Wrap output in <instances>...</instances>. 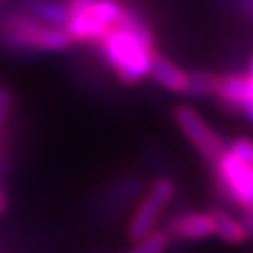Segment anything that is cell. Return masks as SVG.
Returning <instances> with one entry per match:
<instances>
[{
	"label": "cell",
	"mask_w": 253,
	"mask_h": 253,
	"mask_svg": "<svg viewBox=\"0 0 253 253\" xmlns=\"http://www.w3.org/2000/svg\"><path fill=\"white\" fill-rule=\"evenodd\" d=\"M100 58L116 78L134 86L150 76L152 60L158 54L156 34L138 6L126 2L120 22L96 44Z\"/></svg>",
	"instance_id": "obj_1"
},
{
	"label": "cell",
	"mask_w": 253,
	"mask_h": 253,
	"mask_svg": "<svg viewBox=\"0 0 253 253\" xmlns=\"http://www.w3.org/2000/svg\"><path fill=\"white\" fill-rule=\"evenodd\" d=\"M2 38L8 46L22 52H62L72 46L64 28L46 24L22 8L2 20Z\"/></svg>",
	"instance_id": "obj_2"
},
{
	"label": "cell",
	"mask_w": 253,
	"mask_h": 253,
	"mask_svg": "<svg viewBox=\"0 0 253 253\" xmlns=\"http://www.w3.org/2000/svg\"><path fill=\"white\" fill-rule=\"evenodd\" d=\"M211 179L215 194L231 208L253 210V164L225 148L211 162Z\"/></svg>",
	"instance_id": "obj_3"
},
{
	"label": "cell",
	"mask_w": 253,
	"mask_h": 253,
	"mask_svg": "<svg viewBox=\"0 0 253 253\" xmlns=\"http://www.w3.org/2000/svg\"><path fill=\"white\" fill-rule=\"evenodd\" d=\"M124 0H90L78 8H68L64 30L72 42L96 46L122 18Z\"/></svg>",
	"instance_id": "obj_4"
},
{
	"label": "cell",
	"mask_w": 253,
	"mask_h": 253,
	"mask_svg": "<svg viewBox=\"0 0 253 253\" xmlns=\"http://www.w3.org/2000/svg\"><path fill=\"white\" fill-rule=\"evenodd\" d=\"M173 198H175V183L169 177H158L150 185L146 196L140 200L128 223V239L138 243L140 239L150 235L156 229L164 210L173 202Z\"/></svg>",
	"instance_id": "obj_5"
},
{
	"label": "cell",
	"mask_w": 253,
	"mask_h": 253,
	"mask_svg": "<svg viewBox=\"0 0 253 253\" xmlns=\"http://www.w3.org/2000/svg\"><path fill=\"white\" fill-rule=\"evenodd\" d=\"M173 120L177 128L185 136V140L196 148V152L206 160L213 162L225 148V140L219 136V132L206 122V118L189 104H177L173 108Z\"/></svg>",
	"instance_id": "obj_6"
},
{
	"label": "cell",
	"mask_w": 253,
	"mask_h": 253,
	"mask_svg": "<svg viewBox=\"0 0 253 253\" xmlns=\"http://www.w3.org/2000/svg\"><path fill=\"white\" fill-rule=\"evenodd\" d=\"M166 231L171 239H177V241H198V239L215 235V225H213L211 211L192 210V211H181L171 215L166 221Z\"/></svg>",
	"instance_id": "obj_7"
},
{
	"label": "cell",
	"mask_w": 253,
	"mask_h": 253,
	"mask_svg": "<svg viewBox=\"0 0 253 253\" xmlns=\"http://www.w3.org/2000/svg\"><path fill=\"white\" fill-rule=\"evenodd\" d=\"M213 98L225 112L239 116L247 98V76L241 72L217 74V90Z\"/></svg>",
	"instance_id": "obj_8"
},
{
	"label": "cell",
	"mask_w": 253,
	"mask_h": 253,
	"mask_svg": "<svg viewBox=\"0 0 253 253\" xmlns=\"http://www.w3.org/2000/svg\"><path fill=\"white\" fill-rule=\"evenodd\" d=\"M150 78L160 84L162 88H166L168 92L173 94H181L185 96L187 92V82H189V72L183 70L179 64L171 62L169 58L162 56L160 52L154 56L152 60V68H150Z\"/></svg>",
	"instance_id": "obj_9"
},
{
	"label": "cell",
	"mask_w": 253,
	"mask_h": 253,
	"mask_svg": "<svg viewBox=\"0 0 253 253\" xmlns=\"http://www.w3.org/2000/svg\"><path fill=\"white\" fill-rule=\"evenodd\" d=\"M18 2L22 10L30 12L34 18L46 24L64 28L68 20V4L60 0H18Z\"/></svg>",
	"instance_id": "obj_10"
},
{
	"label": "cell",
	"mask_w": 253,
	"mask_h": 253,
	"mask_svg": "<svg viewBox=\"0 0 253 253\" xmlns=\"http://www.w3.org/2000/svg\"><path fill=\"white\" fill-rule=\"evenodd\" d=\"M211 217H213V225H215V235L221 237L227 243H243L247 239L245 229L241 225V219L233 217L227 210L223 208H211Z\"/></svg>",
	"instance_id": "obj_11"
},
{
	"label": "cell",
	"mask_w": 253,
	"mask_h": 253,
	"mask_svg": "<svg viewBox=\"0 0 253 253\" xmlns=\"http://www.w3.org/2000/svg\"><path fill=\"white\" fill-rule=\"evenodd\" d=\"M217 90V74L211 72H189L187 92L192 98H213Z\"/></svg>",
	"instance_id": "obj_12"
},
{
	"label": "cell",
	"mask_w": 253,
	"mask_h": 253,
	"mask_svg": "<svg viewBox=\"0 0 253 253\" xmlns=\"http://www.w3.org/2000/svg\"><path fill=\"white\" fill-rule=\"evenodd\" d=\"M171 237L168 235L166 229H154L150 235L138 241V245L128 251V253H166L169 247Z\"/></svg>",
	"instance_id": "obj_13"
},
{
	"label": "cell",
	"mask_w": 253,
	"mask_h": 253,
	"mask_svg": "<svg viewBox=\"0 0 253 253\" xmlns=\"http://www.w3.org/2000/svg\"><path fill=\"white\" fill-rule=\"evenodd\" d=\"M227 148L233 150L239 158H243V160H247V162L253 164V140L251 138H245V136L235 138V140H231L227 144Z\"/></svg>",
	"instance_id": "obj_14"
},
{
	"label": "cell",
	"mask_w": 253,
	"mask_h": 253,
	"mask_svg": "<svg viewBox=\"0 0 253 253\" xmlns=\"http://www.w3.org/2000/svg\"><path fill=\"white\" fill-rule=\"evenodd\" d=\"M245 76H247V98H245V106L241 110V116L253 126V76H249L247 72H245Z\"/></svg>",
	"instance_id": "obj_15"
},
{
	"label": "cell",
	"mask_w": 253,
	"mask_h": 253,
	"mask_svg": "<svg viewBox=\"0 0 253 253\" xmlns=\"http://www.w3.org/2000/svg\"><path fill=\"white\" fill-rule=\"evenodd\" d=\"M10 106H12V96L6 88H0V134H2V126H4V120L10 112Z\"/></svg>",
	"instance_id": "obj_16"
},
{
	"label": "cell",
	"mask_w": 253,
	"mask_h": 253,
	"mask_svg": "<svg viewBox=\"0 0 253 253\" xmlns=\"http://www.w3.org/2000/svg\"><path fill=\"white\" fill-rule=\"evenodd\" d=\"M241 225H243V229H245V235H247V237H253V210L243 211V215H241Z\"/></svg>",
	"instance_id": "obj_17"
},
{
	"label": "cell",
	"mask_w": 253,
	"mask_h": 253,
	"mask_svg": "<svg viewBox=\"0 0 253 253\" xmlns=\"http://www.w3.org/2000/svg\"><path fill=\"white\" fill-rule=\"evenodd\" d=\"M2 150V148H0ZM6 204H8V200H6V194H4V189L0 187V215L4 213V210H6Z\"/></svg>",
	"instance_id": "obj_18"
},
{
	"label": "cell",
	"mask_w": 253,
	"mask_h": 253,
	"mask_svg": "<svg viewBox=\"0 0 253 253\" xmlns=\"http://www.w3.org/2000/svg\"><path fill=\"white\" fill-rule=\"evenodd\" d=\"M90 0H66V4H68V8H78V6H84V4H88Z\"/></svg>",
	"instance_id": "obj_19"
},
{
	"label": "cell",
	"mask_w": 253,
	"mask_h": 253,
	"mask_svg": "<svg viewBox=\"0 0 253 253\" xmlns=\"http://www.w3.org/2000/svg\"><path fill=\"white\" fill-rule=\"evenodd\" d=\"M249 76H253V54H251V58H249V62H247V70H245Z\"/></svg>",
	"instance_id": "obj_20"
},
{
	"label": "cell",
	"mask_w": 253,
	"mask_h": 253,
	"mask_svg": "<svg viewBox=\"0 0 253 253\" xmlns=\"http://www.w3.org/2000/svg\"><path fill=\"white\" fill-rule=\"evenodd\" d=\"M0 2H2V0H0Z\"/></svg>",
	"instance_id": "obj_21"
}]
</instances>
